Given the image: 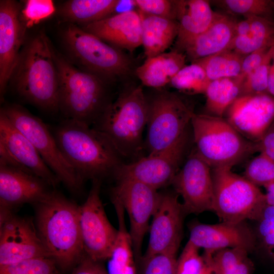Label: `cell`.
<instances>
[{
  "instance_id": "9c48e42d",
  "label": "cell",
  "mask_w": 274,
  "mask_h": 274,
  "mask_svg": "<svg viewBox=\"0 0 274 274\" xmlns=\"http://www.w3.org/2000/svg\"><path fill=\"white\" fill-rule=\"evenodd\" d=\"M191 141L189 127L173 145L159 152L128 163H122L114 177L117 180L129 179L156 190L172 183L187 157Z\"/></svg>"
},
{
  "instance_id": "836d02e7",
  "label": "cell",
  "mask_w": 274,
  "mask_h": 274,
  "mask_svg": "<svg viewBox=\"0 0 274 274\" xmlns=\"http://www.w3.org/2000/svg\"><path fill=\"white\" fill-rule=\"evenodd\" d=\"M214 3L229 13L244 17L255 16L272 20L274 15V1L221 0Z\"/></svg>"
},
{
  "instance_id": "ac0fdd59",
  "label": "cell",
  "mask_w": 274,
  "mask_h": 274,
  "mask_svg": "<svg viewBox=\"0 0 274 274\" xmlns=\"http://www.w3.org/2000/svg\"><path fill=\"white\" fill-rule=\"evenodd\" d=\"M225 114L241 135L258 143L274 121V97L268 93L239 96Z\"/></svg>"
},
{
  "instance_id": "60d3db41",
  "label": "cell",
  "mask_w": 274,
  "mask_h": 274,
  "mask_svg": "<svg viewBox=\"0 0 274 274\" xmlns=\"http://www.w3.org/2000/svg\"><path fill=\"white\" fill-rule=\"evenodd\" d=\"M55 11L51 0H28L22 11V15L26 26L30 27L49 17Z\"/></svg>"
},
{
  "instance_id": "2e32d148",
  "label": "cell",
  "mask_w": 274,
  "mask_h": 274,
  "mask_svg": "<svg viewBox=\"0 0 274 274\" xmlns=\"http://www.w3.org/2000/svg\"><path fill=\"white\" fill-rule=\"evenodd\" d=\"M49 257L30 219L0 213V266Z\"/></svg>"
},
{
  "instance_id": "5b68a950",
  "label": "cell",
  "mask_w": 274,
  "mask_h": 274,
  "mask_svg": "<svg viewBox=\"0 0 274 274\" xmlns=\"http://www.w3.org/2000/svg\"><path fill=\"white\" fill-rule=\"evenodd\" d=\"M190 124L194 148L211 168L232 167L259 152L258 143L244 138L224 118L194 113Z\"/></svg>"
},
{
  "instance_id": "8992f818",
  "label": "cell",
  "mask_w": 274,
  "mask_h": 274,
  "mask_svg": "<svg viewBox=\"0 0 274 274\" xmlns=\"http://www.w3.org/2000/svg\"><path fill=\"white\" fill-rule=\"evenodd\" d=\"M59 80L58 110L65 119L94 125L108 105L103 83L96 76L75 67L52 48Z\"/></svg>"
},
{
  "instance_id": "ffe728a7",
  "label": "cell",
  "mask_w": 274,
  "mask_h": 274,
  "mask_svg": "<svg viewBox=\"0 0 274 274\" xmlns=\"http://www.w3.org/2000/svg\"><path fill=\"white\" fill-rule=\"evenodd\" d=\"M19 6L14 1L0 2V95L1 100L17 65L23 31Z\"/></svg>"
},
{
  "instance_id": "b9f144b4",
  "label": "cell",
  "mask_w": 274,
  "mask_h": 274,
  "mask_svg": "<svg viewBox=\"0 0 274 274\" xmlns=\"http://www.w3.org/2000/svg\"><path fill=\"white\" fill-rule=\"evenodd\" d=\"M132 3L140 11L147 15L173 20L177 18L174 1L134 0Z\"/></svg>"
},
{
  "instance_id": "bcb514c9",
  "label": "cell",
  "mask_w": 274,
  "mask_h": 274,
  "mask_svg": "<svg viewBox=\"0 0 274 274\" xmlns=\"http://www.w3.org/2000/svg\"><path fill=\"white\" fill-rule=\"evenodd\" d=\"M268 92L270 95L274 97V45L273 46L271 60L269 71Z\"/></svg>"
},
{
  "instance_id": "30bf717a",
  "label": "cell",
  "mask_w": 274,
  "mask_h": 274,
  "mask_svg": "<svg viewBox=\"0 0 274 274\" xmlns=\"http://www.w3.org/2000/svg\"><path fill=\"white\" fill-rule=\"evenodd\" d=\"M194 113L176 94L165 92L148 103L145 147L148 155L175 143L190 125Z\"/></svg>"
},
{
  "instance_id": "4dcf8cb0",
  "label": "cell",
  "mask_w": 274,
  "mask_h": 274,
  "mask_svg": "<svg viewBox=\"0 0 274 274\" xmlns=\"http://www.w3.org/2000/svg\"><path fill=\"white\" fill-rule=\"evenodd\" d=\"M249 251L242 248H229L216 251L212 261L217 274H252L254 265Z\"/></svg>"
},
{
  "instance_id": "d6a6232c",
  "label": "cell",
  "mask_w": 274,
  "mask_h": 274,
  "mask_svg": "<svg viewBox=\"0 0 274 274\" xmlns=\"http://www.w3.org/2000/svg\"><path fill=\"white\" fill-rule=\"evenodd\" d=\"M203 67L192 62L181 69L172 79L174 88L189 94L204 93L210 83Z\"/></svg>"
},
{
  "instance_id": "1f68e13d",
  "label": "cell",
  "mask_w": 274,
  "mask_h": 274,
  "mask_svg": "<svg viewBox=\"0 0 274 274\" xmlns=\"http://www.w3.org/2000/svg\"><path fill=\"white\" fill-rule=\"evenodd\" d=\"M188 241L177 259L175 274H217L212 261V253L204 252Z\"/></svg>"
},
{
  "instance_id": "ab89813d",
  "label": "cell",
  "mask_w": 274,
  "mask_h": 274,
  "mask_svg": "<svg viewBox=\"0 0 274 274\" xmlns=\"http://www.w3.org/2000/svg\"><path fill=\"white\" fill-rule=\"evenodd\" d=\"M255 221L256 238L267 252L274 246V206L266 204Z\"/></svg>"
},
{
  "instance_id": "ee69618b",
  "label": "cell",
  "mask_w": 274,
  "mask_h": 274,
  "mask_svg": "<svg viewBox=\"0 0 274 274\" xmlns=\"http://www.w3.org/2000/svg\"><path fill=\"white\" fill-rule=\"evenodd\" d=\"M71 274H108L100 262L94 261L85 254L73 268Z\"/></svg>"
},
{
  "instance_id": "e575fe53",
  "label": "cell",
  "mask_w": 274,
  "mask_h": 274,
  "mask_svg": "<svg viewBox=\"0 0 274 274\" xmlns=\"http://www.w3.org/2000/svg\"><path fill=\"white\" fill-rule=\"evenodd\" d=\"M0 274H61V272L52 258L39 257L0 266Z\"/></svg>"
},
{
  "instance_id": "f1b7e54d",
  "label": "cell",
  "mask_w": 274,
  "mask_h": 274,
  "mask_svg": "<svg viewBox=\"0 0 274 274\" xmlns=\"http://www.w3.org/2000/svg\"><path fill=\"white\" fill-rule=\"evenodd\" d=\"M243 80L238 76L211 81L205 94L206 109L209 115L222 117L239 96Z\"/></svg>"
},
{
  "instance_id": "ba28073f",
  "label": "cell",
  "mask_w": 274,
  "mask_h": 274,
  "mask_svg": "<svg viewBox=\"0 0 274 274\" xmlns=\"http://www.w3.org/2000/svg\"><path fill=\"white\" fill-rule=\"evenodd\" d=\"M1 111L31 143L60 182L71 192L79 194L84 183L65 159L47 125L18 105H7Z\"/></svg>"
},
{
  "instance_id": "7c38bea8",
  "label": "cell",
  "mask_w": 274,
  "mask_h": 274,
  "mask_svg": "<svg viewBox=\"0 0 274 274\" xmlns=\"http://www.w3.org/2000/svg\"><path fill=\"white\" fill-rule=\"evenodd\" d=\"M92 182L87 199L79 206V222L84 254L101 262L110 256L118 229L108 220L101 200V180Z\"/></svg>"
},
{
  "instance_id": "8d00e7d4",
  "label": "cell",
  "mask_w": 274,
  "mask_h": 274,
  "mask_svg": "<svg viewBox=\"0 0 274 274\" xmlns=\"http://www.w3.org/2000/svg\"><path fill=\"white\" fill-rule=\"evenodd\" d=\"M273 46L269 49L260 65L244 80L242 84L239 96L269 94L268 92V75Z\"/></svg>"
},
{
  "instance_id": "603a6c76",
  "label": "cell",
  "mask_w": 274,
  "mask_h": 274,
  "mask_svg": "<svg viewBox=\"0 0 274 274\" xmlns=\"http://www.w3.org/2000/svg\"><path fill=\"white\" fill-rule=\"evenodd\" d=\"M179 31L176 45L185 50L212 24L217 13L206 0L174 1Z\"/></svg>"
},
{
  "instance_id": "9a60e30c",
  "label": "cell",
  "mask_w": 274,
  "mask_h": 274,
  "mask_svg": "<svg viewBox=\"0 0 274 274\" xmlns=\"http://www.w3.org/2000/svg\"><path fill=\"white\" fill-rule=\"evenodd\" d=\"M0 162L38 177L54 189L60 183L31 143L1 111Z\"/></svg>"
},
{
  "instance_id": "e0dca14e",
  "label": "cell",
  "mask_w": 274,
  "mask_h": 274,
  "mask_svg": "<svg viewBox=\"0 0 274 274\" xmlns=\"http://www.w3.org/2000/svg\"><path fill=\"white\" fill-rule=\"evenodd\" d=\"M178 196L176 192L160 193L149 226L147 248L143 256L164 253L177 254L182 239L183 221L186 213Z\"/></svg>"
},
{
  "instance_id": "74e56055",
  "label": "cell",
  "mask_w": 274,
  "mask_h": 274,
  "mask_svg": "<svg viewBox=\"0 0 274 274\" xmlns=\"http://www.w3.org/2000/svg\"><path fill=\"white\" fill-rule=\"evenodd\" d=\"M235 36H250L274 43V21L261 17L246 16L236 22Z\"/></svg>"
},
{
  "instance_id": "c3c4849f",
  "label": "cell",
  "mask_w": 274,
  "mask_h": 274,
  "mask_svg": "<svg viewBox=\"0 0 274 274\" xmlns=\"http://www.w3.org/2000/svg\"><path fill=\"white\" fill-rule=\"evenodd\" d=\"M269 257L274 261V246L267 252Z\"/></svg>"
},
{
  "instance_id": "4fadbf2b",
  "label": "cell",
  "mask_w": 274,
  "mask_h": 274,
  "mask_svg": "<svg viewBox=\"0 0 274 274\" xmlns=\"http://www.w3.org/2000/svg\"><path fill=\"white\" fill-rule=\"evenodd\" d=\"M112 198L118 199L127 213L129 234L136 263L140 264L143 239L149 231V220L153 217L160 196L157 190L142 183L129 180H117Z\"/></svg>"
},
{
  "instance_id": "52a82bcc",
  "label": "cell",
  "mask_w": 274,
  "mask_h": 274,
  "mask_svg": "<svg viewBox=\"0 0 274 274\" xmlns=\"http://www.w3.org/2000/svg\"><path fill=\"white\" fill-rule=\"evenodd\" d=\"M230 167L212 168L213 211L222 221L239 223L256 220L266 204L264 193Z\"/></svg>"
},
{
  "instance_id": "f546056e",
  "label": "cell",
  "mask_w": 274,
  "mask_h": 274,
  "mask_svg": "<svg viewBox=\"0 0 274 274\" xmlns=\"http://www.w3.org/2000/svg\"><path fill=\"white\" fill-rule=\"evenodd\" d=\"M244 57L233 51L225 50L192 62L201 66L209 80L211 81L221 78L238 76Z\"/></svg>"
},
{
  "instance_id": "484cf974",
  "label": "cell",
  "mask_w": 274,
  "mask_h": 274,
  "mask_svg": "<svg viewBox=\"0 0 274 274\" xmlns=\"http://www.w3.org/2000/svg\"><path fill=\"white\" fill-rule=\"evenodd\" d=\"M139 13L142 21V45L147 58L164 53L177 37L178 22L141 11Z\"/></svg>"
},
{
  "instance_id": "5bb4252c",
  "label": "cell",
  "mask_w": 274,
  "mask_h": 274,
  "mask_svg": "<svg viewBox=\"0 0 274 274\" xmlns=\"http://www.w3.org/2000/svg\"><path fill=\"white\" fill-rule=\"evenodd\" d=\"M172 185L180 195L186 213L213 211L212 168L193 148L175 177Z\"/></svg>"
},
{
  "instance_id": "cb8c5ba5",
  "label": "cell",
  "mask_w": 274,
  "mask_h": 274,
  "mask_svg": "<svg viewBox=\"0 0 274 274\" xmlns=\"http://www.w3.org/2000/svg\"><path fill=\"white\" fill-rule=\"evenodd\" d=\"M237 21L217 13L210 26L185 50L192 61L227 50L235 36Z\"/></svg>"
},
{
  "instance_id": "44dd1931",
  "label": "cell",
  "mask_w": 274,
  "mask_h": 274,
  "mask_svg": "<svg viewBox=\"0 0 274 274\" xmlns=\"http://www.w3.org/2000/svg\"><path fill=\"white\" fill-rule=\"evenodd\" d=\"M256 241L255 234L245 222L224 221L214 224L193 225L188 240L199 249L212 253L234 247L244 248L249 252L255 247Z\"/></svg>"
},
{
  "instance_id": "7dc6e473",
  "label": "cell",
  "mask_w": 274,
  "mask_h": 274,
  "mask_svg": "<svg viewBox=\"0 0 274 274\" xmlns=\"http://www.w3.org/2000/svg\"><path fill=\"white\" fill-rule=\"evenodd\" d=\"M264 193L266 203L274 206V181L266 186Z\"/></svg>"
},
{
  "instance_id": "8fae6325",
  "label": "cell",
  "mask_w": 274,
  "mask_h": 274,
  "mask_svg": "<svg viewBox=\"0 0 274 274\" xmlns=\"http://www.w3.org/2000/svg\"><path fill=\"white\" fill-rule=\"evenodd\" d=\"M63 39L72 56L89 73L114 77L130 70V61L123 53L74 23L65 28Z\"/></svg>"
},
{
  "instance_id": "3957f363",
  "label": "cell",
  "mask_w": 274,
  "mask_h": 274,
  "mask_svg": "<svg viewBox=\"0 0 274 274\" xmlns=\"http://www.w3.org/2000/svg\"><path fill=\"white\" fill-rule=\"evenodd\" d=\"M12 79L15 90L26 101L47 111L58 110V72L44 33L31 39L21 50Z\"/></svg>"
},
{
  "instance_id": "7bdbcfd3",
  "label": "cell",
  "mask_w": 274,
  "mask_h": 274,
  "mask_svg": "<svg viewBox=\"0 0 274 274\" xmlns=\"http://www.w3.org/2000/svg\"><path fill=\"white\" fill-rule=\"evenodd\" d=\"M270 47L260 49L244 57L242 63L241 73L238 76L243 81L260 65Z\"/></svg>"
},
{
  "instance_id": "d6986e66",
  "label": "cell",
  "mask_w": 274,
  "mask_h": 274,
  "mask_svg": "<svg viewBox=\"0 0 274 274\" xmlns=\"http://www.w3.org/2000/svg\"><path fill=\"white\" fill-rule=\"evenodd\" d=\"M50 187L41 178L0 162L1 211L13 212L24 204H33L50 192Z\"/></svg>"
},
{
  "instance_id": "83f0119b",
  "label": "cell",
  "mask_w": 274,
  "mask_h": 274,
  "mask_svg": "<svg viewBox=\"0 0 274 274\" xmlns=\"http://www.w3.org/2000/svg\"><path fill=\"white\" fill-rule=\"evenodd\" d=\"M120 2L119 0H71L63 5L60 13L71 23L86 24L108 17Z\"/></svg>"
},
{
  "instance_id": "6da1fadb",
  "label": "cell",
  "mask_w": 274,
  "mask_h": 274,
  "mask_svg": "<svg viewBox=\"0 0 274 274\" xmlns=\"http://www.w3.org/2000/svg\"><path fill=\"white\" fill-rule=\"evenodd\" d=\"M33 205L36 230L49 257L61 271H72L84 254L79 206L55 189Z\"/></svg>"
},
{
  "instance_id": "d4e9b609",
  "label": "cell",
  "mask_w": 274,
  "mask_h": 274,
  "mask_svg": "<svg viewBox=\"0 0 274 274\" xmlns=\"http://www.w3.org/2000/svg\"><path fill=\"white\" fill-rule=\"evenodd\" d=\"M186 55L180 51L163 53L147 58L135 73L147 86L160 88L170 83L174 77L186 65Z\"/></svg>"
},
{
  "instance_id": "7a4b0ae2",
  "label": "cell",
  "mask_w": 274,
  "mask_h": 274,
  "mask_svg": "<svg viewBox=\"0 0 274 274\" xmlns=\"http://www.w3.org/2000/svg\"><path fill=\"white\" fill-rule=\"evenodd\" d=\"M65 159L84 183L114 175L123 163L109 139L93 127L65 119L52 132Z\"/></svg>"
},
{
  "instance_id": "f35d334b",
  "label": "cell",
  "mask_w": 274,
  "mask_h": 274,
  "mask_svg": "<svg viewBox=\"0 0 274 274\" xmlns=\"http://www.w3.org/2000/svg\"><path fill=\"white\" fill-rule=\"evenodd\" d=\"M177 254L164 253L143 256L140 263V274H175Z\"/></svg>"
},
{
  "instance_id": "7402d4cb",
  "label": "cell",
  "mask_w": 274,
  "mask_h": 274,
  "mask_svg": "<svg viewBox=\"0 0 274 274\" xmlns=\"http://www.w3.org/2000/svg\"><path fill=\"white\" fill-rule=\"evenodd\" d=\"M83 30L104 41L132 51L142 45V21L139 12L127 11L85 24Z\"/></svg>"
},
{
  "instance_id": "4316f807",
  "label": "cell",
  "mask_w": 274,
  "mask_h": 274,
  "mask_svg": "<svg viewBox=\"0 0 274 274\" xmlns=\"http://www.w3.org/2000/svg\"><path fill=\"white\" fill-rule=\"evenodd\" d=\"M118 222V233L108 260V274H136V261L131 237L125 220V210L117 199L112 198Z\"/></svg>"
},
{
  "instance_id": "d590c367",
  "label": "cell",
  "mask_w": 274,
  "mask_h": 274,
  "mask_svg": "<svg viewBox=\"0 0 274 274\" xmlns=\"http://www.w3.org/2000/svg\"><path fill=\"white\" fill-rule=\"evenodd\" d=\"M259 153L247 164L244 177L255 185L265 187L274 181V160Z\"/></svg>"
},
{
  "instance_id": "277c9868",
  "label": "cell",
  "mask_w": 274,
  "mask_h": 274,
  "mask_svg": "<svg viewBox=\"0 0 274 274\" xmlns=\"http://www.w3.org/2000/svg\"><path fill=\"white\" fill-rule=\"evenodd\" d=\"M148 115V102L139 86L109 104L93 128L109 139L121 157L135 158L145 147Z\"/></svg>"
},
{
  "instance_id": "f6af8a7d",
  "label": "cell",
  "mask_w": 274,
  "mask_h": 274,
  "mask_svg": "<svg viewBox=\"0 0 274 274\" xmlns=\"http://www.w3.org/2000/svg\"><path fill=\"white\" fill-rule=\"evenodd\" d=\"M259 152L274 160V121L258 143Z\"/></svg>"
}]
</instances>
